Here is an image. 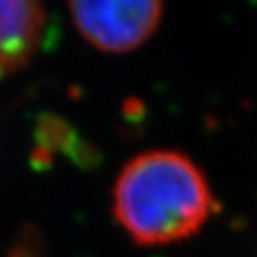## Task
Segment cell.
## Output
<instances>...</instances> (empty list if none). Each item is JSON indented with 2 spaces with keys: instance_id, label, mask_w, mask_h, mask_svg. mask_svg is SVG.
Segmentation results:
<instances>
[{
  "instance_id": "4",
  "label": "cell",
  "mask_w": 257,
  "mask_h": 257,
  "mask_svg": "<svg viewBox=\"0 0 257 257\" xmlns=\"http://www.w3.org/2000/svg\"><path fill=\"white\" fill-rule=\"evenodd\" d=\"M39 237L35 232H24L17 242L14 244L12 252L7 257H39Z\"/></svg>"
},
{
  "instance_id": "2",
  "label": "cell",
  "mask_w": 257,
  "mask_h": 257,
  "mask_svg": "<svg viewBox=\"0 0 257 257\" xmlns=\"http://www.w3.org/2000/svg\"><path fill=\"white\" fill-rule=\"evenodd\" d=\"M72 19L82 37L102 52L122 54L139 47L156 32L164 5L147 0L70 2Z\"/></svg>"
},
{
  "instance_id": "1",
  "label": "cell",
  "mask_w": 257,
  "mask_h": 257,
  "mask_svg": "<svg viewBox=\"0 0 257 257\" xmlns=\"http://www.w3.org/2000/svg\"><path fill=\"white\" fill-rule=\"evenodd\" d=\"M207 177L186 154L147 151L131 159L114 187V215L139 245L189 239L215 212Z\"/></svg>"
},
{
  "instance_id": "3",
  "label": "cell",
  "mask_w": 257,
  "mask_h": 257,
  "mask_svg": "<svg viewBox=\"0 0 257 257\" xmlns=\"http://www.w3.org/2000/svg\"><path fill=\"white\" fill-rule=\"evenodd\" d=\"M37 154L39 159L47 156L55 151H60L70 156L74 161H87L90 162L92 154L89 146H82L77 132L65 120L54 115H44L37 124Z\"/></svg>"
},
{
  "instance_id": "5",
  "label": "cell",
  "mask_w": 257,
  "mask_h": 257,
  "mask_svg": "<svg viewBox=\"0 0 257 257\" xmlns=\"http://www.w3.org/2000/svg\"><path fill=\"white\" fill-rule=\"evenodd\" d=\"M9 74H12V69H10V65L7 62V57H5V54H4L2 44H0V77L9 75Z\"/></svg>"
}]
</instances>
